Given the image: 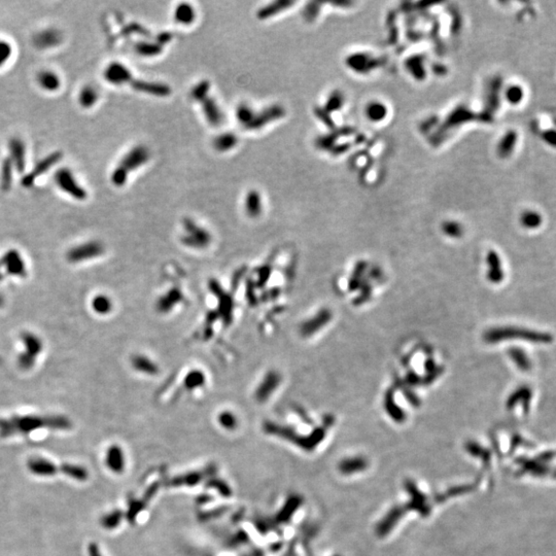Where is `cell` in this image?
Wrapping results in <instances>:
<instances>
[{"label": "cell", "instance_id": "cell-40", "mask_svg": "<svg viewBox=\"0 0 556 556\" xmlns=\"http://www.w3.org/2000/svg\"><path fill=\"white\" fill-rule=\"evenodd\" d=\"M218 422L226 430H234L238 424L235 415L229 411H225L219 414Z\"/></svg>", "mask_w": 556, "mask_h": 556}, {"label": "cell", "instance_id": "cell-29", "mask_svg": "<svg viewBox=\"0 0 556 556\" xmlns=\"http://www.w3.org/2000/svg\"><path fill=\"white\" fill-rule=\"evenodd\" d=\"M195 17H196L195 11H194L193 7L191 5H189V4L180 5L176 8L175 13H174V18H175L176 22H179L181 24H184V25H188V24L193 23V21L195 20Z\"/></svg>", "mask_w": 556, "mask_h": 556}, {"label": "cell", "instance_id": "cell-32", "mask_svg": "<svg viewBox=\"0 0 556 556\" xmlns=\"http://www.w3.org/2000/svg\"><path fill=\"white\" fill-rule=\"evenodd\" d=\"M202 479H203V475L201 473L193 472V473H189L184 476H181V477L174 478L171 481V484L174 486H181L185 484L189 486H194L197 483H199Z\"/></svg>", "mask_w": 556, "mask_h": 556}, {"label": "cell", "instance_id": "cell-42", "mask_svg": "<svg viewBox=\"0 0 556 556\" xmlns=\"http://www.w3.org/2000/svg\"><path fill=\"white\" fill-rule=\"evenodd\" d=\"M13 47L6 40H0V67H3L11 58Z\"/></svg>", "mask_w": 556, "mask_h": 556}, {"label": "cell", "instance_id": "cell-12", "mask_svg": "<svg viewBox=\"0 0 556 556\" xmlns=\"http://www.w3.org/2000/svg\"><path fill=\"white\" fill-rule=\"evenodd\" d=\"M63 40L62 33L55 28H48L38 32L33 39L34 46L40 50L52 49L59 46Z\"/></svg>", "mask_w": 556, "mask_h": 556}, {"label": "cell", "instance_id": "cell-24", "mask_svg": "<svg viewBox=\"0 0 556 556\" xmlns=\"http://www.w3.org/2000/svg\"><path fill=\"white\" fill-rule=\"evenodd\" d=\"M59 471L69 476L70 478L75 479L77 481H86L89 477V473L87 469L77 464L62 463L61 466L59 468Z\"/></svg>", "mask_w": 556, "mask_h": 556}, {"label": "cell", "instance_id": "cell-2", "mask_svg": "<svg viewBox=\"0 0 556 556\" xmlns=\"http://www.w3.org/2000/svg\"><path fill=\"white\" fill-rule=\"evenodd\" d=\"M484 341L490 344L499 343L507 340H523L538 344H549L553 341V336L547 332L532 331L530 329L518 327H501L487 331Z\"/></svg>", "mask_w": 556, "mask_h": 556}, {"label": "cell", "instance_id": "cell-14", "mask_svg": "<svg viewBox=\"0 0 556 556\" xmlns=\"http://www.w3.org/2000/svg\"><path fill=\"white\" fill-rule=\"evenodd\" d=\"M332 319V313L324 309L317 313L314 317L304 323L301 327V333L303 336H311L315 334L320 329L324 328Z\"/></svg>", "mask_w": 556, "mask_h": 556}, {"label": "cell", "instance_id": "cell-16", "mask_svg": "<svg viewBox=\"0 0 556 556\" xmlns=\"http://www.w3.org/2000/svg\"><path fill=\"white\" fill-rule=\"evenodd\" d=\"M486 261L488 264V272H487V279L495 284L501 283L505 278V273L502 268V262L499 257V255L496 252H490Z\"/></svg>", "mask_w": 556, "mask_h": 556}, {"label": "cell", "instance_id": "cell-47", "mask_svg": "<svg viewBox=\"0 0 556 556\" xmlns=\"http://www.w3.org/2000/svg\"><path fill=\"white\" fill-rule=\"evenodd\" d=\"M187 382H188L189 387L199 386L200 384H202L204 382V377L200 372H195V373H192V374H190L188 376Z\"/></svg>", "mask_w": 556, "mask_h": 556}, {"label": "cell", "instance_id": "cell-30", "mask_svg": "<svg viewBox=\"0 0 556 556\" xmlns=\"http://www.w3.org/2000/svg\"><path fill=\"white\" fill-rule=\"evenodd\" d=\"M237 136L233 133L228 132L218 135L213 141V146L218 151H227L232 149L237 144Z\"/></svg>", "mask_w": 556, "mask_h": 556}, {"label": "cell", "instance_id": "cell-38", "mask_svg": "<svg viewBox=\"0 0 556 556\" xmlns=\"http://www.w3.org/2000/svg\"><path fill=\"white\" fill-rule=\"evenodd\" d=\"M209 88H210L209 82L208 81H202L193 88L191 95L196 101L200 102L202 99H204L206 96H208Z\"/></svg>", "mask_w": 556, "mask_h": 556}, {"label": "cell", "instance_id": "cell-27", "mask_svg": "<svg viewBox=\"0 0 556 556\" xmlns=\"http://www.w3.org/2000/svg\"><path fill=\"white\" fill-rule=\"evenodd\" d=\"M291 5H292V3L284 2V0H281V2H275V3L269 4L268 6L262 8L261 10H259L258 13H257V16H258V18L260 20H266V19L271 18L272 16L278 14L279 12L286 9Z\"/></svg>", "mask_w": 556, "mask_h": 556}, {"label": "cell", "instance_id": "cell-18", "mask_svg": "<svg viewBox=\"0 0 556 556\" xmlns=\"http://www.w3.org/2000/svg\"><path fill=\"white\" fill-rule=\"evenodd\" d=\"M200 102L207 122L213 127H218L223 122V114L215 100L209 96H206Z\"/></svg>", "mask_w": 556, "mask_h": 556}, {"label": "cell", "instance_id": "cell-46", "mask_svg": "<svg viewBox=\"0 0 556 556\" xmlns=\"http://www.w3.org/2000/svg\"><path fill=\"white\" fill-rule=\"evenodd\" d=\"M143 509V503L142 502H131L130 505H129V510H128V513H127V518L130 522L134 521L137 514Z\"/></svg>", "mask_w": 556, "mask_h": 556}, {"label": "cell", "instance_id": "cell-13", "mask_svg": "<svg viewBox=\"0 0 556 556\" xmlns=\"http://www.w3.org/2000/svg\"><path fill=\"white\" fill-rule=\"evenodd\" d=\"M130 85L133 87L134 90L138 92H142V93L153 95V96L166 97L171 94V89L166 84L144 82V81H139V79H132Z\"/></svg>", "mask_w": 556, "mask_h": 556}, {"label": "cell", "instance_id": "cell-39", "mask_svg": "<svg viewBox=\"0 0 556 556\" xmlns=\"http://www.w3.org/2000/svg\"><path fill=\"white\" fill-rule=\"evenodd\" d=\"M180 300H181V293L179 291H176V290H173L166 297H164V298H162L160 300L159 306H160V308L162 310H168L172 306H174V304Z\"/></svg>", "mask_w": 556, "mask_h": 556}, {"label": "cell", "instance_id": "cell-43", "mask_svg": "<svg viewBox=\"0 0 556 556\" xmlns=\"http://www.w3.org/2000/svg\"><path fill=\"white\" fill-rule=\"evenodd\" d=\"M208 485L209 487H213V488H216L218 491V493L220 494V496L223 497H231L232 496V491L230 490V487L221 480H218V479H211L209 482H208Z\"/></svg>", "mask_w": 556, "mask_h": 556}, {"label": "cell", "instance_id": "cell-17", "mask_svg": "<svg viewBox=\"0 0 556 556\" xmlns=\"http://www.w3.org/2000/svg\"><path fill=\"white\" fill-rule=\"evenodd\" d=\"M531 398H532V391L529 388V386L522 385V386L518 387L517 389H515L512 394H510L509 399L507 401V408L512 409L516 405H518L520 402H522L523 403L522 404L523 405V410H524L525 413H527L528 409H529V403H530Z\"/></svg>", "mask_w": 556, "mask_h": 556}, {"label": "cell", "instance_id": "cell-3", "mask_svg": "<svg viewBox=\"0 0 556 556\" xmlns=\"http://www.w3.org/2000/svg\"><path fill=\"white\" fill-rule=\"evenodd\" d=\"M55 183L61 191L71 196L73 199L83 201L87 198L86 190L77 183L73 173L68 168H60L55 173Z\"/></svg>", "mask_w": 556, "mask_h": 556}, {"label": "cell", "instance_id": "cell-50", "mask_svg": "<svg viewBox=\"0 0 556 556\" xmlns=\"http://www.w3.org/2000/svg\"><path fill=\"white\" fill-rule=\"evenodd\" d=\"M4 304H5V298L3 295H0V308L4 306Z\"/></svg>", "mask_w": 556, "mask_h": 556}, {"label": "cell", "instance_id": "cell-7", "mask_svg": "<svg viewBox=\"0 0 556 556\" xmlns=\"http://www.w3.org/2000/svg\"><path fill=\"white\" fill-rule=\"evenodd\" d=\"M149 159V151L143 145H137L130 149L125 157L122 159L118 167L124 170L127 174L130 171H133L143 164H145Z\"/></svg>", "mask_w": 556, "mask_h": 556}, {"label": "cell", "instance_id": "cell-31", "mask_svg": "<svg viewBox=\"0 0 556 556\" xmlns=\"http://www.w3.org/2000/svg\"><path fill=\"white\" fill-rule=\"evenodd\" d=\"M133 366L136 370L145 374H155L158 372L157 365L144 357H135L133 359Z\"/></svg>", "mask_w": 556, "mask_h": 556}, {"label": "cell", "instance_id": "cell-6", "mask_svg": "<svg viewBox=\"0 0 556 556\" xmlns=\"http://www.w3.org/2000/svg\"><path fill=\"white\" fill-rule=\"evenodd\" d=\"M104 252L103 246L98 241H89L71 249L67 253V260L71 263H79L83 261L95 259L101 256Z\"/></svg>", "mask_w": 556, "mask_h": 556}, {"label": "cell", "instance_id": "cell-8", "mask_svg": "<svg viewBox=\"0 0 556 556\" xmlns=\"http://www.w3.org/2000/svg\"><path fill=\"white\" fill-rule=\"evenodd\" d=\"M0 266L6 269V273L9 275L18 277L26 276L25 263L20 253L16 250H11L4 255V257L0 259Z\"/></svg>", "mask_w": 556, "mask_h": 556}, {"label": "cell", "instance_id": "cell-20", "mask_svg": "<svg viewBox=\"0 0 556 556\" xmlns=\"http://www.w3.org/2000/svg\"><path fill=\"white\" fill-rule=\"evenodd\" d=\"M27 465L29 471L37 476H53L59 472V468H57L55 463L39 457L31 458Z\"/></svg>", "mask_w": 556, "mask_h": 556}, {"label": "cell", "instance_id": "cell-49", "mask_svg": "<svg viewBox=\"0 0 556 556\" xmlns=\"http://www.w3.org/2000/svg\"><path fill=\"white\" fill-rule=\"evenodd\" d=\"M89 556H102L99 546L96 543H90L88 546Z\"/></svg>", "mask_w": 556, "mask_h": 556}, {"label": "cell", "instance_id": "cell-28", "mask_svg": "<svg viewBox=\"0 0 556 556\" xmlns=\"http://www.w3.org/2000/svg\"><path fill=\"white\" fill-rule=\"evenodd\" d=\"M98 100V93L97 91L91 87L86 86L84 87L78 94V103L84 108H91Z\"/></svg>", "mask_w": 556, "mask_h": 556}, {"label": "cell", "instance_id": "cell-25", "mask_svg": "<svg viewBox=\"0 0 556 556\" xmlns=\"http://www.w3.org/2000/svg\"><path fill=\"white\" fill-rule=\"evenodd\" d=\"M508 354L516 367L522 372H528L531 369V361L521 348H511L508 350Z\"/></svg>", "mask_w": 556, "mask_h": 556}, {"label": "cell", "instance_id": "cell-19", "mask_svg": "<svg viewBox=\"0 0 556 556\" xmlns=\"http://www.w3.org/2000/svg\"><path fill=\"white\" fill-rule=\"evenodd\" d=\"M105 461L112 472L116 474L123 473L125 469V455L122 448L118 445L110 446L106 452Z\"/></svg>", "mask_w": 556, "mask_h": 556}, {"label": "cell", "instance_id": "cell-23", "mask_svg": "<svg viewBox=\"0 0 556 556\" xmlns=\"http://www.w3.org/2000/svg\"><path fill=\"white\" fill-rule=\"evenodd\" d=\"M21 339L26 348L25 352H27L28 354L34 358H37L38 354L42 351V341L35 334L30 332H25L22 334Z\"/></svg>", "mask_w": 556, "mask_h": 556}, {"label": "cell", "instance_id": "cell-1", "mask_svg": "<svg viewBox=\"0 0 556 556\" xmlns=\"http://www.w3.org/2000/svg\"><path fill=\"white\" fill-rule=\"evenodd\" d=\"M71 421L62 415H25L0 418V437L7 438L16 434L27 435L41 428L51 430H70Z\"/></svg>", "mask_w": 556, "mask_h": 556}, {"label": "cell", "instance_id": "cell-9", "mask_svg": "<svg viewBox=\"0 0 556 556\" xmlns=\"http://www.w3.org/2000/svg\"><path fill=\"white\" fill-rule=\"evenodd\" d=\"M284 109L279 105H272L260 113H256L254 119L246 126L248 130H259L266 126L267 124L276 121L283 117Z\"/></svg>", "mask_w": 556, "mask_h": 556}, {"label": "cell", "instance_id": "cell-22", "mask_svg": "<svg viewBox=\"0 0 556 556\" xmlns=\"http://www.w3.org/2000/svg\"><path fill=\"white\" fill-rule=\"evenodd\" d=\"M14 164L10 157H7L3 161L2 169H0V188L4 192H9L13 186L14 179Z\"/></svg>", "mask_w": 556, "mask_h": 556}, {"label": "cell", "instance_id": "cell-36", "mask_svg": "<svg viewBox=\"0 0 556 556\" xmlns=\"http://www.w3.org/2000/svg\"><path fill=\"white\" fill-rule=\"evenodd\" d=\"M521 225L526 229H537L542 224V216L535 211H525L521 215Z\"/></svg>", "mask_w": 556, "mask_h": 556}, {"label": "cell", "instance_id": "cell-10", "mask_svg": "<svg viewBox=\"0 0 556 556\" xmlns=\"http://www.w3.org/2000/svg\"><path fill=\"white\" fill-rule=\"evenodd\" d=\"M103 75L106 82L116 86L130 84L133 79L130 70L125 65L119 62L110 63L105 68Z\"/></svg>", "mask_w": 556, "mask_h": 556}, {"label": "cell", "instance_id": "cell-34", "mask_svg": "<svg viewBox=\"0 0 556 556\" xmlns=\"http://www.w3.org/2000/svg\"><path fill=\"white\" fill-rule=\"evenodd\" d=\"M135 51L143 56H154L162 52V46L155 42H138L135 46Z\"/></svg>", "mask_w": 556, "mask_h": 556}, {"label": "cell", "instance_id": "cell-5", "mask_svg": "<svg viewBox=\"0 0 556 556\" xmlns=\"http://www.w3.org/2000/svg\"><path fill=\"white\" fill-rule=\"evenodd\" d=\"M184 226L186 229V235L183 237V242L186 246L200 249L206 247L210 242L209 233L199 227L192 219H185Z\"/></svg>", "mask_w": 556, "mask_h": 556}, {"label": "cell", "instance_id": "cell-35", "mask_svg": "<svg viewBox=\"0 0 556 556\" xmlns=\"http://www.w3.org/2000/svg\"><path fill=\"white\" fill-rule=\"evenodd\" d=\"M123 512L120 510H115L106 515H104L101 519V524L106 529H114L117 528V526L121 523L123 518Z\"/></svg>", "mask_w": 556, "mask_h": 556}, {"label": "cell", "instance_id": "cell-21", "mask_svg": "<svg viewBox=\"0 0 556 556\" xmlns=\"http://www.w3.org/2000/svg\"><path fill=\"white\" fill-rule=\"evenodd\" d=\"M37 83L47 92H56L61 87L60 76L52 70H42L37 74Z\"/></svg>", "mask_w": 556, "mask_h": 556}, {"label": "cell", "instance_id": "cell-11", "mask_svg": "<svg viewBox=\"0 0 556 556\" xmlns=\"http://www.w3.org/2000/svg\"><path fill=\"white\" fill-rule=\"evenodd\" d=\"M10 159L15 169L19 173H23L26 169V146L23 140L19 137H13L9 141Z\"/></svg>", "mask_w": 556, "mask_h": 556}, {"label": "cell", "instance_id": "cell-48", "mask_svg": "<svg viewBox=\"0 0 556 556\" xmlns=\"http://www.w3.org/2000/svg\"><path fill=\"white\" fill-rule=\"evenodd\" d=\"M508 98H509V101L511 102H518L521 100L522 98V91L520 88H512L509 90V93H508Z\"/></svg>", "mask_w": 556, "mask_h": 556}, {"label": "cell", "instance_id": "cell-4", "mask_svg": "<svg viewBox=\"0 0 556 556\" xmlns=\"http://www.w3.org/2000/svg\"><path fill=\"white\" fill-rule=\"evenodd\" d=\"M63 158V152L61 150L53 151L52 153L48 154L46 158H43L41 161H39L34 169H32L29 173L24 175L21 180V185L24 188H31L36 180L43 175L46 172H48L50 169H52L57 163H59Z\"/></svg>", "mask_w": 556, "mask_h": 556}, {"label": "cell", "instance_id": "cell-15", "mask_svg": "<svg viewBox=\"0 0 556 556\" xmlns=\"http://www.w3.org/2000/svg\"><path fill=\"white\" fill-rule=\"evenodd\" d=\"M279 383H280V376L276 372H270L269 374H267L256 391L257 400L260 402L266 401L271 395V393L275 391Z\"/></svg>", "mask_w": 556, "mask_h": 556}, {"label": "cell", "instance_id": "cell-45", "mask_svg": "<svg viewBox=\"0 0 556 556\" xmlns=\"http://www.w3.org/2000/svg\"><path fill=\"white\" fill-rule=\"evenodd\" d=\"M443 231L445 234L451 236V237H459L462 233V228L456 223H446L443 226Z\"/></svg>", "mask_w": 556, "mask_h": 556}, {"label": "cell", "instance_id": "cell-33", "mask_svg": "<svg viewBox=\"0 0 556 556\" xmlns=\"http://www.w3.org/2000/svg\"><path fill=\"white\" fill-rule=\"evenodd\" d=\"M92 307L93 310L98 314H107L113 309V303L108 297L104 295H99L93 299Z\"/></svg>", "mask_w": 556, "mask_h": 556}, {"label": "cell", "instance_id": "cell-44", "mask_svg": "<svg viewBox=\"0 0 556 556\" xmlns=\"http://www.w3.org/2000/svg\"><path fill=\"white\" fill-rule=\"evenodd\" d=\"M35 361H36V358L28 354L27 352H22L19 358H18V365L21 369L23 370H28V369H31L34 364H35Z\"/></svg>", "mask_w": 556, "mask_h": 556}, {"label": "cell", "instance_id": "cell-26", "mask_svg": "<svg viewBox=\"0 0 556 556\" xmlns=\"http://www.w3.org/2000/svg\"><path fill=\"white\" fill-rule=\"evenodd\" d=\"M246 210L252 217H257L262 211L261 196L257 191H251L246 198Z\"/></svg>", "mask_w": 556, "mask_h": 556}, {"label": "cell", "instance_id": "cell-37", "mask_svg": "<svg viewBox=\"0 0 556 556\" xmlns=\"http://www.w3.org/2000/svg\"><path fill=\"white\" fill-rule=\"evenodd\" d=\"M256 115V112L249 105L247 104H241L238 106L237 110H236V117H237V120L239 121L241 123V125H243L244 127L254 119Z\"/></svg>", "mask_w": 556, "mask_h": 556}, {"label": "cell", "instance_id": "cell-41", "mask_svg": "<svg viewBox=\"0 0 556 556\" xmlns=\"http://www.w3.org/2000/svg\"><path fill=\"white\" fill-rule=\"evenodd\" d=\"M385 406H386V409H388L389 411V414L395 418L398 421H400L401 419H403V412L401 411V409L396 406L394 403H393V399H392V394L391 393H388L387 396H386V401H385Z\"/></svg>", "mask_w": 556, "mask_h": 556}]
</instances>
